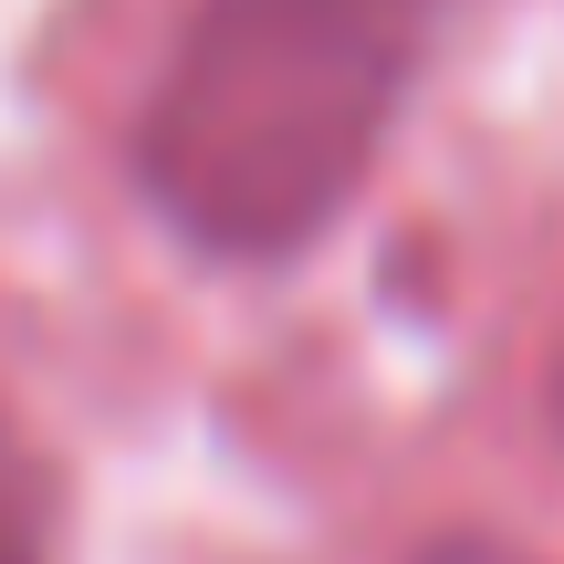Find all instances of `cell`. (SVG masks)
Segmentation results:
<instances>
[{
    "label": "cell",
    "instance_id": "cell-1",
    "mask_svg": "<svg viewBox=\"0 0 564 564\" xmlns=\"http://www.w3.org/2000/svg\"><path fill=\"white\" fill-rule=\"evenodd\" d=\"M449 0H199L137 126V178L178 241L293 262L366 188Z\"/></svg>",
    "mask_w": 564,
    "mask_h": 564
},
{
    "label": "cell",
    "instance_id": "cell-2",
    "mask_svg": "<svg viewBox=\"0 0 564 564\" xmlns=\"http://www.w3.org/2000/svg\"><path fill=\"white\" fill-rule=\"evenodd\" d=\"M0 564H42V470L11 419H0Z\"/></svg>",
    "mask_w": 564,
    "mask_h": 564
},
{
    "label": "cell",
    "instance_id": "cell-3",
    "mask_svg": "<svg viewBox=\"0 0 564 564\" xmlns=\"http://www.w3.org/2000/svg\"><path fill=\"white\" fill-rule=\"evenodd\" d=\"M419 564H544V554H523V544H502V533H440Z\"/></svg>",
    "mask_w": 564,
    "mask_h": 564
}]
</instances>
